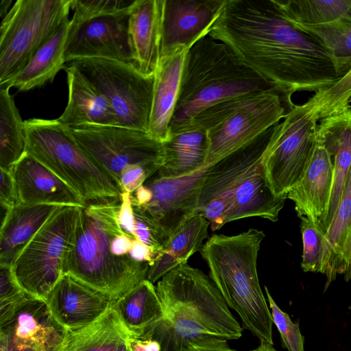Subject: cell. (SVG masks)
Segmentation results:
<instances>
[{"label": "cell", "instance_id": "6da1fadb", "mask_svg": "<svg viewBox=\"0 0 351 351\" xmlns=\"http://www.w3.org/2000/svg\"><path fill=\"white\" fill-rule=\"evenodd\" d=\"M208 36L293 93L324 90L341 78L322 43L285 19L272 0H228Z\"/></svg>", "mask_w": 351, "mask_h": 351}, {"label": "cell", "instance_id": "7a4b0ae2", "mask_svg": "<svg viewBox=\"0 0 351 351\" xmlns=\"http://www.w3.org/2000/svg\"><path fill=\"white\" fill-rule=\"evenodd\" d=\"M121 199L82 207L63 273L108 295L113 301L147 278L148 263L134 261L133 239L119 223Z\"/></svg>", "mask_w": 351, "mask_h": 351}, {"label": "cell", "instance_id": "3957f363", "mask_svg": "<svg viewBox=\"0 0 351 351\" xmlns=\"http://www.w3.org/2000/svg\"><path fill=\"white\" fill-rule=\"evenodd\" d=\"M156 289L164 317L141 339L156 341L160 351H186L202 337L234 340L242 336L243 327L215 284L200 269L180 265L162 277Z\"/></svg>", "mask_w": 351, "mask_h": 351}, {"label": "cell", "instance_id": "277c9868", "mask_svg": "<svg viewBox=\"0 0 351 351\" xmlns=\"http://www.w3.org/2000/svg\"><path fill=\"white\" fill-rule=\"evenodd\" d=\"M279 86L243 62L225 43L207 35L187 52L169 137L204 109Z\"/></svg>", "mask_w": 351, "mask_h": 351}, {"label": "cell", "instance_id": "5b68a950", "mask_svg": "<svg viewBox=\"0 0 351 351\" xmlns=\"http://www.w3.org/2000/svg\"><path fill=\"white\" fill-rule=\"evenodd\" d=\"M265 237L256 228L236 235L214 234L199 252L209 268V277L228 307L239 315L243 328L260 341L273 345L272 316L257 273L258 254Z\"/></svg>", "mask_w": 351, "mask_h": 351}, {"label": "cell", "instance_id": "8992f818", "mask_svg": "<svg viewBox=\"0 0 351 351\" xmlns=\"http://www.w3.org/2000/svg\"><path fill=\"white\" fill-rule=\"evenodd\" d=\"M25 152L67 184L86 205L119 199L121 193L57 119L24 121Z\"/></svg>", "mask_w": 351, "mask_h": 351}, {"label": "cell", "instance_id": "52a82bcc", "mask_svg": "<svg viewBox=\"0 0 351 351\" xmlns=\"http://www.w3.org/2000/svg\"><path fill=\"white\" fill-rule=\"evenodd\" d=\"M72 0H17L0 25V86L26 66L69 19Z\"/></svg>", "mask_w": 351, "mask_h": 351}, {"label": "cell", "instance_id": "ba28073f", "mask_svg": "<svg viewBox=\"0 0 351 351\" xmlns=\"http://www.w3.org/2000/svg\"><path fill=\"white\" fill-rule=\"evenodd\" d=\"M316 100L295 105L274 131L262 160L268 188L276 196H287L300 182L310 162L319 121Z\"/></svg>", "mask_w": 351, "mask_h": 351}, {"label": "cell", "instance_id": "9c48e42d", "mask_svg": "<svg viewBox=\"0 0 351 351\" xmlns=\"http://www.w3.org/2000/svg\"><path fill=\"white\" fill-rule=\"evenodd\" d=\"M81 208H60L12 262L16 280L32 297L45 300L64 274L65 254L73 239Z\"/></svg>", "mask_w": 351, "mask_h": 351}, {"label": "cell", "instance_id": "30bf717a", "mask_svg": "<svg viewBox=\"0 0 351 351\" xmlns=\"http://www.w3.org/2000/svg\"><path fill=\"white\" fill-rule=\"evenodd\" d=\"M75 67L107 99L117 125L148 133L154 75L143 74L134 64L104 58H83Z\"/></svg>", "mask_w": 351, "mask_h": 351}, {"label": "cell", "instance_id": "8fae6325", "mask_svg": "<svg viewBox=\"0 0 351 351\" xmlns=\"http://www.w3.org/2000/svg\"><path fill=\"white\" fill-rule=\"evenodd\" d=\"M65 128L119 191L121 178L129 170L137 167L159 169L162 165V143L147 132L119 125L85 124Z\"/></svg>", "mask_w": 351, "mask_h": 351}, {"label": "cell", "instance_id": "7c38bea8", "mask_svg": "<svg viewBox=\"0 0 351 351\" xmlns=\"http://www.w3.org/2000/svg\"><path fill=\"white\" fill-rule=\"evenodd\" d=\"M293 91L278 88L260 94L221 123L206 131L207 167L258 137L293 109Z\"/></svg>", "mask_w": 351, "mask_h": 351}, {"label": "cell", "instance_id": "4fadbf2b", "mask_svg": "<svg viewBox=\"0 0 351 351\" xmlns=\"http://www.w3.org/2000/svg\"><path fill=\"white\" fill-rule=\"evenodd\" d=\"M205 175L206 167L175 178H163L156 173L143 184L148 191L147 200L140 205L131 202L167 239L180 225L199 213Z\"/></svg>", "mask_w": 351, "mask_h": 351}, {"label": "cell", "instance_id": "5bb4252c", "mask_svg": "<svg viewBox=\"0 0 351 351\" xmlns=\"http://www.w3.org/2000/svg\"><path fill=\"white\" fill-rule=\"evenodd\" d=\"M130 9L78 24L71 22L65 62L104 58L134 65L128 34Z\"/></svg>", "mask_w": 351, "mask_h": 351}, {"label": "cell", "instance_id": "9a60e30c", "mask_svg": "<svg viewBox=\"0 0 351 351\" xmlns=\"http://www.w3.org/2000/svg\"><path fill=\"white\" fill-rule=\"evenodd\" d=\"M228 0H165L160 57L208 35Z\"/></svg>", "mask_w": 351, "mask_h": 351}, {"label": "cell", "instance_id": "2e32d148", "mask_svg": "<svg viewBox=\"0 0 351 351\" xmlns=\"http://www.w3.org/2000/svg\"><path fill=\"white\" fill-rule=\"evenodd\" d=\"M45 302L55 319L66 330L96 321L114 302L108 295L66 274L57 282Z\"/></svg>", "mask_w": 351, "mask_h": 351}, {"label": "cell", "instance_id": "e0dca14e", "mask_svg": "<svg viewBox=\"0 0 351 351\" xmlns=\"http://www.w3.org/2000/svg\"><path fill=\"white\" fill-rule=\"evenodd\" d=\"M66 331L45 300L34 297L22 304L12 318L0 326V333L16 348L30 351H58Z\"/></svg>", "mask_w": 351, "mask_h": 351}, {"label": "cell", "instance_id": "ac0fdd59", "mask_svg": "<svg viewBox=\"0 0 351 351\" xmlns=\"http://www.w3.org/2000/svg\"><path fill=\"white\" fill-rule=\"evenodd\" d=\"M10 171L14 181L17 204L86 206L67 184L26 152Z\"/></svg>", "mask_w": 351, "mask_h": 351}, {"label": "cell", "instance_id": "d6986e66", "mask_svg": "<svg viewBox=\"0 0 351 351\" xmlns=\"http://www.w3.org/2000/svg\"><path fill=\"white\" fill-rule=\"evenodd\" d=\"M317 138L330 155L333 166L332 188L322 224L332 221L351 167V106H340L319 120Z\"/></svg>", "mask_w": 351, "mask_h": 351}, {"label": "cell", "instance_id": "ffe728a7", "mask_svg": "<svg viewBox=\"0 0 351 351\" xmlns=\"http://www.w3.org/2000/svg\"><path fill=\"white\" fill-rule=\"evenodd\" d=\"M275 125L256 138L206 167L199 212L219 195L232 189L263 160Z\"/></svg>", "mask_w": 351, "mask_h": 351}, {"label": "cell", "instance_id": "44dd1931", "mask_svg": "<svg viewBox=\"0 0 351 351\" xmlns=\"http://www.w3.org/2000/svg\"><path fill=\"white\" fill-rule=\"evenodd\" d=\"M165 0H135L129 16L128 34L135 66L155 75L160 59Z\"/></svg>", "mask_w": 351, "mask_h": 351}, {"label": "cell", "instance_id": "7402d4cb", "mask_svg": "<svg viewBox=\"0 0 351 351\" xmlns=\"http://www.w3.org/2000/svg\"><path fill=\"white\" fill-rule=\"evenodd\" d=\"M333 181L330 155L316 139L310 162L300 182L288 193L299 217H306L322 223L328 211Z\"/></svg>", "mask_w": 351, "mask_h": 351}, {"label": "cell", "instance_id": "603a6c76", "mask_svg": "<svg viewBox=\"0 0 351 351\" xmlns=\"http://www.w3.org/2000/svg\"><path fill=\"white\" fill-rule=\"evenodd\" d=\"M188 51L184 48H178L160 57L154 75L148 134L160 143L169 138V125L178 99Z\"/></svg>", "mask_w": 351, "mask_h": 351}, {"label": "cell", "instance_id": "cb8c5ba5", "mask_svg": "<svg viewBox=\"0 0 351 351\" xmlns=\"http://www.w3.org/2000/svg\"><path fill=\"white\" fill-rule=\"evenodd\" d=\"M66 66L68 102L56 119L69 128L85 124L117 125L115 114L107 99L75 67Z\"/></svg>", "mask_w": 351, "mask_h": 351}, {"label": "cell", "instance_id": "d4e9b609", "mask_svg": "<svg viewBox=\"0 0 351 351\" xmlns=\"http://www.w3.org/2000/svg\"><path fill=\"white\" fill-rule=\"evenodd\" d=\"M320 273L326 276L324 291L339 274L351 280V167L338 206L326 230Z\"/></svg>", "mask_w": 351, "mask_h": 351}, {"label": "cell", "instance_id": "484cf974", "mask_svg": "<svg viewBox=\"0 0 351 351\" xmlns=\"http://www.w3.org/2000/svg\"><path fill=\"white\" fill-rule=\"evenodd\" d=\"M61 207L53 204H16L12 207L1 219L0 264L11 265L23 248Z\"/></svg>", "mask_w": 351, "mask_h": 351}, {"label": "cell", "instance_id": "4316f807", "mask_svg": "<svg viewBox=\"0 0 351 351\" xmlns=\"http://www.w3.org/2000/svg\"><path fill=\"white\" fill-rule=\"evenodd\" d=\"M227 223L258 217L276 222L287 196H276L268 188L262 162L251 171L234 188Z\"/></svg>", "mask_w": 351, "mask_h": 351}, {"label": "cell", "instance_id": "83f0119b", "mask_svg": "<svg viewBox=\"0 0 351 351\" xmlns=\"http://www.w3.org/2000/svg\"><path fill=\"white\" fill-rule=\"evenodd\" d=\"M71 24V19L64 21L37 50L26 66L0 88L14 87L19 91H27L51 82L66 66L64 54Z\"/></svg>", "mask_w": 351, "mask_h": 351}, {"label": "cell", "instance_id": "f1b7e54d", "mask_svg": "<svg viewBox=\"0 0 351 351\" xmlns=\"http://www.w3.org/2000/svg\"><path fill=\"white\" fill-rule=\"evenodd\" d=\"M209 222L199 213L193 215L176 229L149 266L147 279L154 283L188 259L203 246L208 237Z\"/></svg>", "mask_w": 351, "mask_h": 351}, {"label": "cell", "instance_id": "f546056e", "mask_svg": "<svg viewBox=\"0 0 351 351\" xmlns=\"http://www.w3.org/2000/svg\"><path fill=\"white\" fill-rule=\"evenodd\" d=\"M113 307L123 325L134 338L141 339L164 317L156 286L147 278L115 300Z\"/></svg>", "mask_w": 351, "mask_h": 351}, {"label": "cell", "instance_id": "4dcf8cb0", "mask_svg": "<svg viewBox=\"0 0 351 351\" xmlns=\"http://www.w3.org/2000/svg\"><path fill=\"white\" fill-rule=\"evenodd\" d=\"M130 337L112 306L91 324L67 330L58 351H128Z\"/></svg>", "mask_w": 351, "mask_h": 351}, {"label": "cell", "instance_id": "1f68e13d", "mask_svg": "<svg viewBox=\"0 0 351 351\" xmlns=\"http://www.w3.org/2000/svg\"><path fill=\"white\" fill-rule=\"evenodd\" d=\"M162 143L163 162L156 173L159 177L180 178L204 168L208 147L206 131L180 132Z\"/></svg>", "mask_w": 351, "mask_h": 351}, {"label": "cell", "instance_id": "d6a6232c", "mask_svg": "<svg viewBox=\"0 0 351 351\" xmlns=\"http://www.w3.org/2000/svg\"><path fill=\"white\" fill-rule=\"evenodd\" d=\"M25 153L24 121L10 88H1L0 168L10 170Z\"/></svg>", "mask_w": 351, "mask_h": 351}, {"label": "cell", "instance_id": "836d02e7", "mask_svg": "<svg viewBox=\"0 0 351 351\" xmlns=\"http://www.w3.org/2000/svg\"><path fill=\"white\" fill-rule=\"evenodd\" d=\"M285 19L294 25L330 23L346 15L351 0H272Z\"/></svg>", "mask_w": 351, "mask_h": 351}, {"label": "cell", "instance_id": "e575fe53", "mask_svg": "<svg viewBox=\"0 0 351 351\" xmlns=\"http://www.w3.org/2000/svg\"><path fill=\"white\" fill-rule=\"evenodd\" d=\"M295 25L322 43L332 58L341 77L351 69V10L342 18L330 23Z\"/></svg>", "mask_w": 351, "mask_h": 351}, {"label": "cell", "instance_id": "d590c367", "mask_svg": "<svg viewBox=\"0 0 351 351\" xmlns=\"http://www.w3.org/2000/svg\"><path fill=\"white\" fill-rule=\"evenodd\" d=\"M300 218L303 245L301 267L305 272L320 273L326 229L320 221Z\"/></svg>", "mask_w": 351, "mask_h": 351}, {"label": "cell", "instance_id": "8d00e7d4", "mask_svg": "<svg viewBox=\"0 0 351 351\" xmlns=\"http://www.w3.org/2000/svg\"><path fill=\"white\" fill-rule=\"evenodd\" d=\"M31 297L16 280L11 265L0 264V326L10 321Z\"/></svg>", "mask_w": 351, "mask_h": 351}, {"label": "cell", "instance_id": "74e56055", "mask_svg": "<svg viewBox=\"0 0 351 351\" xmlns=\"http://www.w3.org/2000/svg\"><path fill=\"white\" fill-rule=\"evenodd\" d=\"M135 0H72L73 24L99 16L118 14L131 8Z\"/></svg>", "mask_w": 351, "mask_h": 351}, {"label": "cell", "instance_id": "f35d334b", "mask_svg": "<svg viewBox=\"0 0 351 351\" xmlns=\"http://www.w3.org/2000/svg\"><path fill=\"white\" fill-rule=\"evenodd\" d=\"M264 288L271 308L273 323L280 333L284 348L288 351H304V339L299 324L292 322L289 314L282 311L277 305L267 287L265 286Z\"/></svg>", "mask_w": 351, "mask_h": 351}, {"label": "cell", "instance_id": "ab89813d", "mask_svg": "<svg viewBox=\"0 0 351 351\" xmlns=\"http://www.w3.org/2000/svg\"><path fill=\"white\" fill-rule=\"evenodd\" d=\"M313 96L317 102L319 119L335 109L348 104V101L351 96V69L332 86L315 93Z\"/></svg>", "mask_w": 351, "mask_h": 351}, {"label": "cell", "instance_id": "60d3db41", "mask_svg": "<svg viewBox=\"0 0 351 351\" xmlns=\"http://www.w3.org/2000/svg\"><path fill=\"white\" fill-rule=\"evenodd\" d=\"M233 196L234 189L215 197L199 212L209 222L213 231L219 230L227 223Z\"/></svg>", "mask_w": 351, "mask_h": 351}, {"label": "cell", "instance_id": "b9f144b4", "mask_svg": "<svg viewBox=\"0 0 351 351\" xmlns=\"http://www.w3.org/2000/svg\"><path fill=\"white\" fill-rule=\"evenodd\" d=\"M0 180V206L1 219L17 204L14 181L10 170L1 169Z\"/></svg>", "mask_w": 351, "mask_h": 351}, {"label": "cell", "instance_id": "7bdbcfd3", "mask_svg": "<svg viewBox=\"0 0 351 351\" xmlns=\"http://www.w3.org/2000/svg\"><path fill=\"white\" fill-rule=\"evenodd\" d=\"M186 351H237L231 348L228 339L217 337H202L191 342Z\"/></svg>", "mask_w": 351, "mask_h": 351}, {"label": "cell", "instance_id": "ee69618b", "mask_svg": "<svg viewBox=\"0 0 351 351\" xmlns=\"http://www.w3.org/2000/svg\"><path fill=\"white\" fill-rule=\"evenodd\" d=\"M128 351H160L158 342L147 339L130 337L128 342Z\"/></svg>", "mask_w": 351, "mask_h": 351}, {"label": "cell", "instance_id": "f6af8a7d", "mask_svg": "<svg viewBox=\"0 0 351 351\" xmlns=\"http://www.w3.org/2000/svg\"><path fill=\"white\" fill-rule=\"evenodd\" d=\"M0 351H30L16 348L8 339L2 333H0Z\"/></svg>", "mask_w": 351, "mask_h": 351}, {"label": "cell", "instance_id": "bcb514c9", "mask_svg": "<svg viewBox=\"0 0 351 351\" xmlns=\"http://www.w3.org/2000/svg\"><path fill=\"white\" fill-rule=\"evenodd\" d=\"M12 0H1L0 1V16L3 19L8 12L12 3Z\"/></svg>", "mask_w": 351, "mask_h": 351}, {"label": "cell", "instance_id": "7dc6e473", "mask_svg": "<svg viewBox=\"0 0 351 351\" xmlns=\"http://www.w3.org/2000/svg\"><path fill=\"white\" fill-rule=\"evenodd\" d=\"M253 351H277L274 347L273 345L265 342L261 341L260 345L254 349Z\"/></svg>", "mask_w": 351, "mask_h": 351}, {"label": "cell", "instance_id": "c3c4849f", "mask_svg": "<svg viewBox=\"0 0 351 351\" xmlns=\"http://www.w3.org/2000/svg\"><path fill=\"white\" fill-rule=\"evenodd\" d=\"M350 102H351V96H350V98L348 99V104H349Z\"/></svg>", "mask_w": 351, "mask_h": 351}]
</instances>
